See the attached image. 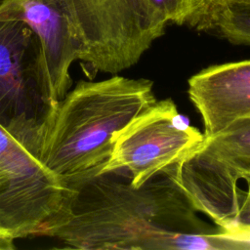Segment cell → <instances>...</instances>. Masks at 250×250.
I'll return each instance as SVG.
<instances>
[{"label": "cell", "instance_id": "cell-1", "mask_svg": "<svg viewBox=\"0 0 250 250\" xmlns=\"http://www.w3.org/2000/svg\"><path fill=\"white\" fill-rule=\"evenodd\" d=\"M198 213L168 170L138 188L123 171L99 172L65 187L39 235L81 250L244 249Z\"/></svg>", "mask_w": 250, "mask_h": 250}, {"label": "cell", "instance_id": "cell-2", "mask_svg": "<svg viewBox=\"0 0 250 250\" xmlns=\"http://www.w3.org/2000/svg\"><path fill=\"white\" fill-rule=\"evenodd\" d=\"M155 102L148 79L80 80L58 104L38 160L64 188L97 174L110 156L115 134Z\"/></svg>", "mask_w": 250, "mask_h": 250}, {"label": "cell", "instance_id": "cell-3", "mask_svg": "<svg viewBox=\"0 0 250 250\" xmlns=\"http://www.w3.org/2000/svg\"><path fill=\"white\" fill-rule=\"evenodd\" d=\"M55 109L39 38L21 21L0 20V125L38 159Z\"/></svg>", "mask_w": 250, "mask_h": 250}, {"label": "cell", "instance_id": "cell-4", "mask_svg": "<svg viewBox=\"0 0 250 250\" xmlns=\"http://www.w3.org/2000/svg\"><path fill=\"white\" fill-rule=\"evenodd\" d=\"M81 42L79 61L94 73L136 64L168 23L146 0H72Z\"/></svg>", "mask_w": 250, "mask_h": 250}, {"label": "cell", "instance_id": "cell-5", "mask_svg": "<svg viewBox=\"0 0 250 250\" xmlns=\"http://www.w3.org/2000/svg\"><path fill=\"white\" fill-rule=\"evenodd\" d=\"M195 209L218 228L228 219L238 182L250 179V116L236 118L168 170Z\"/></svg>", "mask_w": 250, "mask_h": 250}, {"label": "cell", "instance_id": "cell-6", "mask_svg": "<svg viewBox=\"0 0 250 250\" xmlns=\"http://www.w3.org/2000/svg\"><path fill=\"white\" fill-rule=\"evenodd\" d=\"M204 138L183 118L172 99L156 101L115 134L110 156L100 172L123 171L138 188L179 164Z\"/></svg>", "mask_w": 250, "mask_h": 250}, {"label": "cell", "instance_id": "cell-7", "mask_svg": "<svg viewBox=\"0 0 250 250\" xmlns=\"http://www.w3.org/2000/svg\"><path fill=\"white\" fill-rule=\"evenodd\" d=\"M64 193L61 182L0 125V228L15 239L39 235Z\"/></svg>", "mask_w": 250, "mask_h": 250}, {"label": "cell", "instance_id": "cell-8", "mask_svg": "<svg viewBox=\"0 0 250 250\" xmlns=\"http://www.w3.org/2000/svg\"><path fill=\"white\" fill-rule=\"evenodd\" d=\"M0 20L21 21L39 38L57 107L70 89V66L81 54L72 0H1Z\"/></svg>", "mask_w": 250, "mask_h": 250}, {"label": "cell", "instance_id": "cell-9", "mask_svg": "<svg viewBox=\"0 0 250 250\" xmlns=\"http://www.w3.org/2000/svg\"><path fill=\"white\" fill-rule=\"evenodd\" d=\"M188 94L201 116L205 137L250 116V59L200 70L188 79Z\"/></svg>", "mask_w": 250, "mask_h": 250}, {"label": "cell", "instance_id": "cell-10", "mask_svg": "<svg viewBox=\"0 0 250 250\" xmlns=\"http://www.w3.org/2000/svg\"><path fill=\"white\" fill-rule=\"evenodd\" d=\"M187 25L250 46V0H203Z\"/></svg>", "mask_w": 250, "mask_h": 250}, {"label": "cell", "instance_id": "cell-11", "mask_svg": "<svg viewBox=\"0 0 250 250\" xmlns=\"http://www.w3.org/2000/svg\"><path fill=\"white\" fill-rule=\"evenodd\" d=\"M247 188L236 189L232 209L224 225V233L250 249V179L245 180Z\"/></svg>", "mask_w": 250, "mask_h": 250}, {"label": "cell", "instance_id": "cell-12", "mask_svg": "<svg viewBox=\"0 0 250 250\" xmlns=\"http://www.w3.org/2000/svg\"><path fill=\"white\" fill-rule=\"evenodd\" d=\"M167 22L188 24L203 0H146Z\"/></svg>", "mask_w": 250, "mask_h": 250}, {"label": "cell", "instance_id": "cell-13", "mask_svg": "<svg viewBox=\"0 0 250 250\" xmlns=\"http://www.w3.org/2000/svg\"><path fill=\"white\" fill-rule=\"evenodd\" d=\"M15 248V238L0 228V250H14Z\"/></svg>", "mask_w": 250, "mask_h": 250}, {"label": "cell", "instance_id": "cell-14", "mask_svg": "<svg viewBox=\"0 0 250 250\" xmlns=\"http://www.w3.org/2000/svg\"><path fill=\"white\" fill-rule=\"evenodd\" d=\"M0 2H1V0H0Z\"/></svg>", "mask_w": 250, "mask_h": 250}]
</instances>
